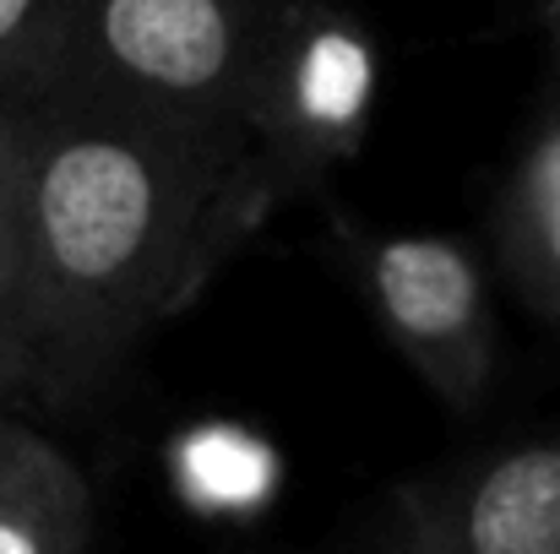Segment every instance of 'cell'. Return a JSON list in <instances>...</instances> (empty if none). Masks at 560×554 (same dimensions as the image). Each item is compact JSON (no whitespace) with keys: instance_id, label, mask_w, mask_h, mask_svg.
<instances>
[{"instance_id":"6da1fadb","label":"cell","mask_w":560,"mask_h":554,"mask_svg":"<svg viewBox=\"0 0 560 554\" xmlns=\"http://www.w3.org/2000/svg\"><path fill=\"white\" fill-rule=\"evenodd\" d=\"M22 234L5 316L38 397H93L267 223L245 137L88 82L16 104Z\"/></svg>"},{"instance_id":"7a4b0ae2","label":"cell","mask_w":560,"mask_h":554,"mask_svg":"<svg viewBox=\"0 0 560 554\" xmlns=\"http://www.w3.org/2000/svg\"><path fill=\"white\" fill-rule=\"evenodd\" d=\"M289 5L294 0H82L71 82L240 131Z\"/></svg>"},{"instance_id":"3957f363","label":"cell","mask_w":560,"mask_h":554,"mask_svg":"<svg viewBox=\"0 0 560 554\" xmlns=\"http://www.w3.org/2000/svg\"><path fill=\"white\" fill-rule=\"evenodd\" d=\"M381 49L338 0H294L250 87L240 137L272 207L311 196L349 164L375 126Z\"/></svg>"},{"instance_id":"277c9868","label":"cell","mask_w":560,"mask_h":554,"mask_svg":"<svg viewBox=\"0 0 560 554\" xmlns=\"http://www.w3.org/2000/svg\"><path fill=\"white\" fill-rule=\"evenodd\" d=\"M343 250L392 354L452 413H474L495 375V310L474 245L343 217Z\"/></svg>"},{"instance_id":"5b68a950","label":"cell","mask_w":560,"mask_h":554,"mask_svg":"<svg viewBox=\"0 0 560 554\" xmlns=\"http://www.w3.org/2000/svg\"><path fill=\"white\" fill-rule=\"evenodd\" d=\"M386 554H560V435L495 446L408 484Z\"/></svg>"},{"instance_id":"8992f818","label":"cell","mask_w":560,"mask_h":554,"mask_svg":"<svg viewBox=\"0 0 560 554\" xmlns=\"http://www.w3.org/2000/svg\"><path fill=\"white\" fill-rule=\"evenodd\" d=\"M495 228L501 261L517 278L523 299L560 327V66L545 71L534 126L501 185Z\"/></svg>"},{"instance_id":"52a82bcc","label":"cell","mask_w":560,"mask_h":554,"mask_svg":"<svg viewBox=\"0 0 560 554\" xmlns=\"http://www.w3.org/2000/svg\"><path fill=\"white\" fill-rule=\"evenodd\" d=\"M93 495L82 468L0 408V554H88Z\"/></svg>"},{"instance_id":"ba28073f","label":"cell","mask_w":560,"mask_h":554,"mask_svg":"<svg viewBox=\"0 0 560 554\" xmlns=\"http://www.w3.org/2000/svg\"><path fill=\"white\" fill-rule=\"evenodd\" d=\"M82 0H0V98L33 104L71 82Z\"/></svg>"},{"instance_id":"9c48e42d","label":"cell","mask_w":560,"mask_h":554,"mask_svg":"<svg viewBox=\"0 0 560 554\" xmlns=\"http://www.w3.org/2000/svg\"><path fill=\"white\" fill-rule=\"evenodd\" d=\"M16 234H22V115L0 98V310L16 283Z\"/></svg>"},{"instance_id":"30bf717a","label":"cell","mask_w":560,"mask_h":554,"mask_svg":"<svg viewBox=\"0 0 560 554\" xmlns=\"http://www.w3.org/2000/svg\"><path fill=\"white\" fill-rule=\"evenodd\" d=\"M16 397H38V365L16 321L0 310V408H11Z\"/></svg>"},{"instance_id":"8fae6325","label":"cell","mask_w":560,"mask_h":554,"mask_svg":"<svg viewBox=\"0 0 560 554\" xmlns=\"http://www.w3.org/2000/svg\"><path fill=\"white\" fill-rule=\"evenodd\" d=\"M539 27H545V44H550V66H560V0H528Z\"/></svg>"}]
</instances>
